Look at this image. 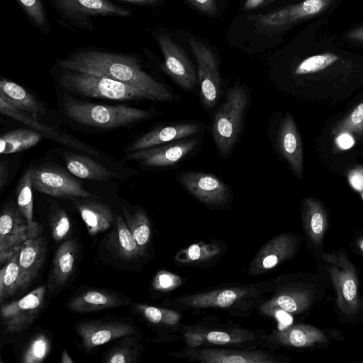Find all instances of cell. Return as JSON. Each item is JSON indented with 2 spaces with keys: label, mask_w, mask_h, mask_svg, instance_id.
I'll list each match as a JSON object with an SVG mask.
<instances>
[{
  "label": "cell",
  "mask_w": 363,
  "mask_h": 363,
  "mask_svg": "<svg viewBox=\"0 0 363 363\" xmlns=\"http://www.w3.org/2000/svg\"><path fill=\"white\" fill-rule=\"evenodd\" d=\"M347 178L350 186L359 192H363V167L357 166L351 169Z\"/></svg>",
  "instance_id": "bcb514c9"
},
{
  "label": "cell",
  "mask_w": 363,
  "mask_h": 363,
  "mask_svg": "<svg viewBox=\"0 0 363 363\" xmlns=\"http://www.w3.org/2000/svg\"><path fill=\"white\" fill-rule=\"evenodd\" d=\"M128 303V299L117 294L103 290H88L74 297L67 307L76 313H90L118 308Z\"/></svg>",
  "instance_id": "4316f807"
},
{
  "label": "cell",
  "mask_w": 363,
  "mask_h": 363,
  "mask_svg": "<svg viewBox=\"0 0 363 363\" xmlns=\"http://www.w3.org/2000/svg\"><path fill=\"white\" fill-rule=\"evenodd\" d=\"M298 242L291 233L279 234L263 245L250 262L247 274L255 277L267 274L291 258L296 252Z\"/></svg>",
  "instance_id": "7c38bea8"
},
{
  "label": "cell",
  "mask_w": 363,
  "mask_h": 363,
  "mask_svg": "<svg viewBox=\"0 0 363 363\" xmlns=\"http://www.w3.org/2000/svg\"><path fill=\"white\" fill-rule=\"evenodd\" d=\"M64 158L68 170L78 178L105 182L114 175L105 166L88 156L65 153Z\"/></svg>",
  "instance_id": "4dcf8cb0"
},
{
  "label": "cell",
  "mask_w": 363,
  "mask_h": 363,
  "mask_svg": "<svg viewBox=\"0 0 363 363\" xmlns=\"http://www.w3.org/2000/svg\"><path fill=\"white\" fill-rule=\"evenodd\" d=\"M40 133L28 129H16L4 133L0 138V153L11 154L28 150L43 138Z\"/></svg>",
  "instance_id": "d6a6232c"
},
{
  "label": "cell",
  "mask_w": 363,
  "mask_h": 363,
  "mask_svg": "<svg viewBox=\"0 0 363 363\" xmlns=\"http://www.w3.org/2000/svg\"><path fill=\"white\" fill-rule=\"evenodd\" d=\"M125 220L143 253L150 240L151 230L149 218L143 208L131 213L123 207Z\"/></svg>",
  "instance_id": "d590c367"
},
{
  "label": "cell",
  "mask_w": 363,
  "mask_h": 363,
  "mask_svg": "<svg viewBox=\"0 0 363 363\" xmlns=\"http://www.w3.org/2000/svg\"><path fill=\"white\" fill-rule=\"evenodd\" d=\"M338 59L337 55L330 52L310 56L298 65L294 74L301 75L320 72L333 65Z\"/></svg>",
  "instance_id": "ab89813d"
},
{
  "label": "cell",
  "mask_w": 363,
  "mask_h": 363,
  "mask_svg": "<svg viewBox=\"0 0 363 363\" xmlns=\"http://www.w3.org/2000/svg\"><path fill=\"white\" fill-rule=\"evenodd\" d=\"M32 169H28L22 177L17 189V205L28 225L33 228L41 226L33 220V199L32 194Z\"/></svg>",
  "instance_id": "8d00e7d4"
},
{
  "label": "cell",
  "mask_w": 363,
  "mask_h": 363,
  "mask_svg": "<svg viewBox=\"0 0 363 363\" xmlns=\"http://www.w3.org/2000/svg\"><path fill=\"white\" fill-rule=\"evenodd\" d=\"M264 0H246L245 4V10H250L252 9H255L256 7H258L259 5H261Z\"/></svg>",
  "instance_id": "f5cc1de1"
},
{
  "label": "cell",
  "mask_w": 363,
  "mask_h": 363,
  "mask_svg": "<svg viewBox=\"0 0 363 363\" xmlns=\"http://www.w3.org/2000/svg\"><path fill=\"white\" fill-rule=\"evenodd\" d=\"M336 143L339 147L342 150L350 148L354 143V141L350 134L343 133L337 135Z\"/></svg>",
  "instance_id": "c3c4849f"
},
{
  "label": "cell",
  "mask_w": 363,
  "mask_h": 363,
  "mask_svg": "<svg viewBox=\"0 0 363 363\" xmlns=\"http://www.w3.org/2000/svg\"><path fill=\"white\" fill-rule=\"evenodd\" d=\"M138 350L134 343L125 342L111 349L105 357L108 363H131L137 361Z\"/></svg>",
  "instance_id": "ee69618b"
},
{
  "label": "cell",
  "mask_w": 363,
  "mask_h": 363,
  "mask_svg": "<svg viewBox=\"0 0 363 363\" xmlns=\"http://www.w3.org/2000/svg\"><path fill=\"white\" fill-rule=\"evenodd\" d=\"M62 86L81 96L119 101H154L147 93L125 83L86 73L66 71L60 77Z\"/></svg>",
  "instance_id": "8992f818"
},
{
  "label": "cell",
  "mask_w": 363,
  "mask_h": 363,
  "mask_svg": "<svg viewBox=\"0 0 363 363\" xmlns=\"http://www.w3.org/2000/svg\"><path fill=\"white\" fill-rule=\"evenodd\" d=\"M46 242L41 235L26 240L18 253L21 289L28 287L38 276L45 258Z\"/></svg>",
  "instance_id": "603a6c76"
},
{
  "label": "cell",
  "mask_w": 363,
  "mask_h": 363,
  "mask_svg": "<svg viewBox=\"0 0 363 363\" xmlns=\"http://www.w3.org/2000/svg\"><path fill=\"white\" fill-rule=\"evenodd\" d=\"M248 102L246 89L235 84L215 113L212 135L217 150L223 156L229 155L237 143Z\"/></svg>",
  "instance_id": "277c9868"
},
{
  "label": "cell",
  "mask_w": 363,
  "mask_h": 363,
  "mask_svg": "<svg viewBox=\"0 0 363 363\" xmlns=\"http://www.w3.org/2000/svg\"><path fill=\"white\" fill-rule=\"evenodd\" d=\"M63 109L72 121L84 125L101 128L125 126L151 117L147 110L127 105H101L76 100L68 95L63 97Z\"/></svg>",
  "instance_id": "3957f363"
},
{
  "label": "cell",
  "mask_w": 363,
  "mask_h": 363,
  "mask_svg": "<svg viewBox=\"0 0 363 363\" xmlns=\"http://www.w3.org/2000/svg\"><path fill=\"white\" fill-rule=\"evenodd\" d=\"M135 311L149 323L168 329H179L182 315L178 310L135 304Z\"/></svg>",
  "instance_id": "e575fe53"
},
{
  "label": "cell",
  "mask_w": 363,
  "mask_h": 363,
  "mask_svg": "<svg viewBox=\"0 0 363 363\" xmlns=\"http://www.w3.org/2000/svg\"><path fill=\"white\" fill-rule=\"evenodd\" d=\"M19 252L0 271V301L1 303L13 296L21 289L18 262Z\"/></svg>",
  "instance_id": "74e56055"
},
{
  "label": "cell",
  "mask_w": 363,
  "mask_h": 363,
  "mask_svg": "<svg viewBox=\"0 0 363 363\" xmlns=\"http://www.w3.org/2000/svg\"><path fill=\"white\" fill-rule=\"evenodd\" d=\"M223 251L216 243H194L178 252L174 259L183 264H204L218 257Z\"/></svg>",
  "instance_id": "836d02e7"
},
{
  "label": "cell",
  "mask_w": 363,
  "mask_h": 363,
  "mask_svg": "<svg viewBox=\"0 0 363 363\" xmlns=\"http://www.w3.org/2000/svg\"><path fill=\"white\" fill-rule=\"evenodd\" d=\"M302 219L306 234L316 246L320 245L327 228V214L320 203L313 198L303 202Z\"/></svg>",
  "instance_id": "f546056e"
},
{
  "label": "cell",
  "mask_w": 363,
  "mask_h": 363,
  "mask_svg": "<svg viewBox=\"0 0 363 363\" xmlns=\"http://www.w3.org/2000/svg\"><path fill=\"white\" fill-rule=\"evenodd\" d=\"M45 295V288L40 286L17 301L1 304V317L5 331L18 333L29 327L43 307Z\"/></svg>",
  "instance_id": "4fadbf2b"
},
{
  "label": "cell",
  "mask_w": 363,
  "mask_h": 363,
  "mask_svg": "<svg viewBox=\"0 0 363 363\" xmlns=\"http://www.w3.org/2000/svg\"><path fill=\"white\" fill-rule=\"evenodd\" d=\"M321 258L336 291L339 309L347 317H352L360 307L354 265L342 250L323 253Z\"/></svg>",
  "instance_id": "52a82bcc"
},
{
  "label": "cell",
  "mask_w": 363,
  "mask_h": 363,
  "mask_svg": "<svg viewBox=\"0 0 363 363\" xmlns=\"http://www.w3.org/2000/svg\"><path fill=\"white\" fill-rule=\"evenodd\" d=\"M50 350V343L46 335L35 336L26 348L23 356V363H39L43 361Z\"/></svg>",
  "instance_id": "60d3db41"
},
{
  "label": "cell",
  "mask_w": 363,
  "mask_h": 363,
  "mask_svg": "<svg viewBox=\"0 0 363 363\" xmlns=\"http://www.w3.org/2000/svg\"><path fill=\"white\" fill-rule=\"evenodd\" d=\"M277 144L281 155L294 174L301 179L303 162L302 142L294 118L289 112L286 113L279 127Z\"/></svg>",
  "instance_id": "44dd1931"
},
{
  "label": "cell",
  "mask_w": 363,
  "mask_h": 363,
  "mask_svg": "<svg viewBox=\"0 0 363 363\" xmlns=\"http://www.w3.org/2000/svg\"><path fill=\"white\" fill-rule=\"evenodd\" d=\"M33 186L38 191L58 198H97L66 172L52 167L32 169Z\"/></svg>",
  "instance_id": "5bb4252c"
},
{
  "label": "cell",
  "mask_w": 363,
  "mask_h": 363,
  "mask_svg": "<svg viewBox=\"0 0 363 363\" xmlns=\"http://www.w3.org/2000/svg\"><path fill=\"white\" fill-rule=\"evenodd\" d=\"M9 175L7 162L1 161L0 163V190L3 191Z\"/></svg>",
  "instance_id": "681fc988"
},
{
  "label": "cell",
  "mask_w": 363,
  "mask_h": 363,
  "mask_svg": "<svg viewBox=\"0 0 363 363\" xmlns=\"http://www.w3.org/2000/svg\"><path fill=\"white\" fill-rule=\"evenodd\" d=\"M76 207L91 235L106 231L113 223V213L106 203L91 201H78Z\"/></svg>",
  "instance_id": "f1b7e54d"
},
{
  "label": "cell",
  "mask_w": 363,
  "mask_h": 363,
  "mask_svg": "<svg viewBox=\"0 0 363 363\" xmlns=\"http://www.w3.org/2000/svg\"><path fill=\"white\" fill-rule=\"evenodd\" d=\"M0 97L18 110L38 120L45 113V107L36 98L19 84L1 77Z\"/></svg>",
  "instance_id": "83f0119b"
},
{
  "label": "cell",
  "mask_w": 363,
  "mask_h": 363,
  "mask_svg": "<svg viewBox=\"0 0 363 363\" xmlns=\"http://www.w3.org/2000/svg\"><path fill=\"white\" fill-rule=\"evenodd\" d=\"M361 198H362V199L363 201V192H361Z\"/></svg>",
  "instance_id": "9f6ffc18"
},
{
  "label": "cell",
  "mask_w": 363,
  "mask_h": 363,
  "mask_svg": "<svg viewBox=\"0 0 363 363\" xmlns=\"http://www.w3.org/2000/svg\"><path fill=\"white\" fill-rule=\"evenodd\" d=\"M198 138L176 140L164 145L129 152L127 160L137 161L150 167L172 166L191 153L198 145Z\"/></svg>",
  "instance_id": "ac0fdd59"
},
{
  "label": "cell",
  "mask_w": 363,
  "mask_h": 363,
  "mask_svg": "<svg viewBox=\"0 0 363 363\" xmlns=\"http://www.w3.org/2000/svg\"><path fill=\"white\" fill-rule=\"evenodd\" d=\"M269 1H275V0H269Z\"/></svg>",
  "instance_id": "6f0895ef"
},
{
  "label": "cell",
  "mask_w": 363,
  "mask_h": 363,
  "mask_svg": "<svg viewBox=\"0 0 363 363\" xmlns=\"http://www.w3.org/2000/svg\"><path fill=\"white\" fill-rule=\"evenodd\" d=\"M172 355L203 363H280V356L261 350L188 347Z\"/></svg>",
  "instance_id": "9c48e42d"
},
{
  "label": "cell",
  "mask_w": 363,
  "mask_h": 363,
  "mask_svg": "<svg viewBox=\"0 0 363 363\" xmlns=\"http://www.w3.org/2000/svg\"><path fill=\"white\" fill-rule=\"evenodd\" d=\"M347 36L353 40L363 41V26L350 30Z\"/></svg>",
  "instance_id": "f907efd6"
},
{
  "label": "cell",
  "mask_w": 363,
  "mask_h": 363,
  "mask_svg": "<svg viewBox=\"0 0 363 363\" xmlns=\"http://www.w3.org/2000/svg\"><path fill=\"white\" fill-rule=\"evenodd\" d=\"M60 362L62 363H72L73 360L66 350H64L62 353Z\"/></svg>",
  "instance_id": "db71d44e"
},
{
  "label": "cell",
  "mask_w": 363,
  "mask_h": 363,
  "mask_svg": "<svg viewBox=\"0 0 363 363\" xmlns=\"http://www.w3.org/2000/svg\"><path fill=\"white\" fill-rule=\"evenodd\" d=\"M42 227H30L18 208L6 206L0 217V262L6 264L21 249L23 243L40 235Z\"/></svg>",
  "instance_id": "ba28073f"
},
{
  "label": "cell",
  "mask_w": 363,
  "mask_h": 363,
  "mask_svg": "<svg viewBox=\"0 0 363 363\" xmlns=\"http://www.w3.org/2000/svg\"><path fill=\"white\" fill-rule=\"evenodd\" d=\"M357 245L360 250V251L363 253V238H361L357 241Z\"/></svg>",
  "instance_id": "11a10c76"
},
{
  "label": "cell",
  "mask_w": 363,
  "mask_h": 363,
  "mask_svg": "<svg viewBox=\"0 0 363 363\" xmlns=\"http://www.w3.org/2000/svg\"><path fill=\"white\" fill-rule=\"evenodd\" d=\"M157 40L164 56V71L183 89L194 90L199 82L197 70L185 52L165 34Z\"/></svg>",
  "instance_id": "9a60e30c"
},
{
  "label": "cell",
  "mask_w": 363,
  "mask_h": 363,
  "mask_svg": "<svg viewBox=\"0 0 363 363\" xmlns=\"http://www.w3.org/2000/svg\"><path fill=\"white\" fill-rule=\"evenodd\" d=\"M128 3L140 5V6H150L156 4L157 0H120Z\"/></svg>",
  "instance_id": "816d5d0a"
},
{
  "label": "cell",
  "mask_w": 363,
  "mask_h": 363,
  "mask_svg": "<svg viewBox=\"0 0 363 363\" xmlns=\"http://www.w3.org/2000/svg\"><path fill=\"white\" fill-rule=\"evenodd\" d=\"M182 333L186 347L193 348L214 345L252 350L262 343L268 344L264 332L235 326L184 325Z\"/></svg>",
  "instance_id": "5b68a950"
},
{
  "label": "cell",
  "mask_w": 363,
  "mask_h": 363,
  "mask_svg": "<svg viewBox=\"0 0 363 363\" xmlns=\"http://www.w3.org/2000/svg\"><path fill=\"white\" fill-rule=\"evenodd\" d=\"M333 135L343 133L363 136V101L359 103L345 118L338 122L332 130Z\"/></svg>",
  "instance_id": "f35d334b"
},
{
  "label": "cell",
  "mask_w": 363,
  "mask_h": 363,
  "mask_svg": "<svg viewBox=\"0 0 363 363\" xmlns=\"http://www.w3.org/2000/svg\"><path fill=\"white\" fill-rule=\"evenodd\" d=\"M270 294L271 296L259 309L262 314L272 316L279 311L290 314L302 313L310 306L312 300L309 290L286 284L281 279H274Z\"/></svg>",
  "instance_id": "e0dca14e"
},
{
  "label": "cell",
  "mask_w": 363,
  "mask_h": 363,
  "mask_svg": "<svg viewBox=\"0 0 363 363\" xmlns=\"http://www.w3.org/2000/svg\"><path fill=\"white\" fill-rule=\"evenodd\" d=\"M183 284V279L177 274L165 271H159L152 281L155 290L166 292L172 291Z\"/></svg>",
  "instance_id": "f6af8a7d"
},
{
  "label": "cell",
  "mask_w": 363,
  "mask_h": 363,
  "mask_svg": "<svg viewBox=\"0 0 363 363\" xmlns=\"http://www.w3.org/2000/svg\"><path fill=\"white\" fill-rule=\"evenodd\" d=\"M111 235V246L121 259H136L144 255L121 216L116 217V228Z\"/></svg>",
  "instance_id": "1f68e13d"
},
{
  "label": "cell",
  "mask_w": 363,
  "mask_h": 363,
  "mask_svg": "<svg viewBox=\"0 0 363 363\" xmlns=\"http://www.w3.org/2000/svg\"><path fill=\"white\" fill-rule=\"evenodd\" d=\"M52 235L55 240L60 241L69 234L71 223L67 213L60 208L54 209L49 218Z\"/></svg>",
  "instance_id": "b9f144b4"
},
{
  "label": "cell",
  "mask_w": 363,
  "mask_h": 363,
  "mask_svg": "<svg viewBox=\"0 0 363 363\" xmlns=\"http://www.w3.org/2000/svg\"><path fill=\"white\" fill-rule=\"evenodd\" d=\"M197 123H185L157 127L136 140L128 148L133 152L186 138L200 130Z\"/></svg>",
  "instance_id": "d4e9b609"
},
{
  "label": "cell",
  "mask_w": 363,
  "mask_h": 363,
  "mask_svg": "<svg viewBox=\"0 0 363 363\" xmlns=\"http://www.w3.org/2000/svg\"><path fill=\"white\" fill-rule=\"evenodd\" d=\"M77 252V244L73 239L67 240L59 246L48 277L50 291H55L67 283L74 272Z\"/></svg>",
  "instance_id": "484cf974"
},
{
  "label": "cell",
  "mask_w": 363,
  "mask_h": 363,
  "mask_svg": "<svg viewBox=\"0 0 363 363\" xmlns=\"http://www.w3.org/2000/svg\"><path fill=\"white\" fill-rule=\"evenodd\" d=\"M194 8L205 13L213 15L216 11L214 0H186Z\"/></svg>",
  "instance_id": "7dc6e473"
},
{
  "label": "cell",
  "mask_w": 363,
  "mask_h": 363,
  "mask_svg": "<svg viewBox=\"0 0 363 363\" xmlns=\"http://www.w3.org/2000/svg\"><path fill=\"white\" fill-rule=\"evenodd\" d=\"M189 44L196 60L201 101L206 108H212L217 103L221 88L216 58L202 43L191 38Z\"/></svg>",
  "instance_id": "8fae6325"
},
{
  "label": "cell",
  "mask_w": 363,
  "mask_h": 363,
  "mask_svg": "<svg viewBox=\"0 0 363 363\" xmlns=\"http://www.w3.org/2000/svg\"><path fill=\"white\" fill-rule=\"evenodd\" d=\"M59 65L72 72L110 78L150 95L155 101L170 102L174 95L162 84L145 72L130 55L100 50H81L60 60Z\"/></svg>",
  "instance_id": "6da1fadb"
},
{
  "label": "cell",
  "mask_w": 363,
  "mask_h": 363,
  "mask_svg": "<svg viewBox=\"0 0 363 363\" xmlns=\"http://www.w3.org/2000/svg\"><path fill=\"white\" fill-rule=\"evenodd\" d=\"M59 13L69 21L85 24L97 16L128 17L131 11L108 0H50Z\"/></svg>",
  "instance_id": "2e32d148"
},
{
  "label": "cell",
  "mask_w": 363,
  "mask_h": 363,
  "mask_svg": "<svg viewBox=\"0 0 363 363\" xmlns=\"http://www.w3.org/2000/svg\"><path fill=\"white\" fill-rule=\"evenodd\" d=\"M330 1L331 0H304L262 16L259 19L258 24L268 30H279L296 21L320 13L328 7Z\"/></svg>",
  "instance_id": "ffe728a7"
},
{
  "label": "cell",
  "mask_w": 363,
  "mask_h": 363,
  "mask_svg": "<svg viewBox=\"0 0 363 363\" xmlns=\"http://www.w3.org/2000/svg\"><path fill=\"white\" fill-rule=\"evenodd\" d=\"M274 279L262 283L213 289L183 294L171 301L176 310L224 309L234 315L247 316L259 308L272 291Z\"/></svg>",
  "instance_id": "7a4b0ae2"
},
{
  "label": "cell",
  "mask_w": 363,
  "mask_h": 363,
  "mask_svg": "<svg viewBox=\"0 0 363 363\" xmlns=\"http://www.w3.org/2000/svg\"><path fill=\"white\" fill-rule=\"evenodd\" d=\"M270 345L307 347L328 341L319 329L310 325L297 324L266 334Z\"/></svg>",
  "instance_id": "7402d4cb"
},
{
  "label": "cell",
  "mask_w": 363,
  "mask_h": 363,
  "mask_svg": "<svg viewBox=\"0 0 363 363\" xmlns=\"http://www.w3.org/2000/svg\"><path fill=\"white\" fill-rule=\"evenodd\" d=\"M31 21L39 28L45 29L48 18L42 0H16Z\"/></svg>",
  "instance_id": "7bdbcfd3"
},
{
  "label": "cell",
  "mask_w": 363,
  "mask_h": 363,
  "mask_svg": "<svg viewBox=\"0 0 363 363\" xmlns=\"http://www.w3.org/2000/svg\"><path fill=\"white\" fill-rule=\"evenodd\" d=\"M0 112L2 114L9 116L19 122H21L26 125L32 128L43 136H45V138L53 140L57 143L71 146L76 149L82 150V151L93 155H98V152L92 149L91 147L62 133L57 130V128L50 127L38 122V120L34 119L26 113L15 108L1 97Z\"/></svg>",
  "instance_id": "cb8c5ba5"
},
{
  "label": "cell",
  "mask_w": 363,
  "mask_h": 363,
  "mask_svg": "<svg viewBox=\"0 0 363 363\" xmlns=\"http://www.w3.org/2000/svg\"><path fill=\"white\" fill-rule=\"evenodd\" d=\"M77 333L83 347L91 350L117 338L133 335L135 328L126 323L118 321H84L78 323Z\"/></svg>",
  "instance_id": "d6986e66"
},
{
  "label": "cell",
  "mask_w": 363,
  "mask_h": 363,
  "mask_svg": "<svg viewBox=\"0 0 363 363\" xmlns=\"http://www.w3.org/2000/svg\"><path fill=\"white\" fill-rule=\"evenodd\" d=\"M176 179L192 196L206 206L218 208L229 201L228 186L213 174L184 171L178 173Z\"/></svg>",
  "instance_id": "30bf717a"
}]
</instances>
